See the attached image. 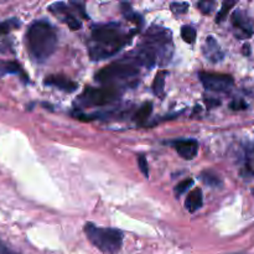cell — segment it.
Returning <instances> with one entry per match:
<instances>
[{"mask_svg": "<svg viewBox=\"0 0 254 254\" xmlns=\"http://www.w3.org/2000/svg\"><path fill=\"white\" fill-rule=\"evenodd\" d=\"M135 31H124L121 24L108 22L92 26V41L89 46V57L93 61L108 59L121 51L131 41Z\"/></svg>", "mask_w": 254, "mask_h": 254, "instance_id": "obj_1", "label": "cell"}, {"mask_svg": "<svg viewBox=\"0 0 254 254\" xmlns=\"http://www.w3.org/2000/svg\"><path fill=\"white\" fill-rule=\"evenodd\" d=\"M26 46L30 57L37 64L46 61L57 46L55 27L46 20H36L26 32Z\"/></svg>", "mask_w": 254, "mask_h": 254, "instance_id": "obj_2", "label": "cell"}, {"mask_svg": "<svg viewBox=\"0 0 254 254\" xmlns=\"http://www.w3.org/2000/svg\"><path fill=\"white\" fill-rule=\"evenodd\" d=\"M140 67L136 66L130 59L123 57L119 61L112 62L96 73V81L107 87L135 86Z\"/></svg>", "mask_w": 254, "mask_h": 254, "instance_id": "obj_3", "label": "cell"}, {"mask_svg": "<svg viewBox=\"0 0 254 254\" xmlns=\"http://www.w3.org/2000/svg\"><path fill=\"white\" fill-rule=\"evenodd\" d=\"M140 44L155 55L159 66H165L170 62L174 54V44L173 34L169 29L153 25L146 30Z\"/></svg>", "mask_w": 254, "mask_h": 254, "instance_id": "obj_4", "label": "cell"}, {"mask_svg": "<svg viewBox=\"0 0 254 254\" xmlns=\"http://www.w3.org/2000/svg\"><path fill=\"white\" fill-rule=\"evenodd\" d=\"M89 242L103 254H118L123 246V232L117 228H106L88 222L83 227Z\"/></svg>", "mask_w": 254, "mask_h": 254, "instance_id": "obj_5", "label": "cell"}, {"mask_svg": "<svg viewBox=\"0 0 254 254\" xmlns=\"http://www.w3.org/2000/svg\"><path fill=\"white\" fill-rule=\"evenodd\" d=\"M122 96V91L116 87H86L78 97V103L83 107H103L114 103Z\"/></svg>", "mask_w": 254, "mask_h": 254, "instance_id": "obj_6", "label": "cell"}, {"mask_svg": "<svg viewBox=\"0 0 254 254\" xmlns=\"http://www.w3.org/2000/svg\"><path fill=\"white\" fill-rule=\"evenodd\" d=\"M200 81L205 89L217 93H227L232 89L235 81L233 77L225 73H212V72H200Z\"/></svg>", "mask_w": 254, "mask_h": 254, "instance_id": "obj_7", "label": "cell"}, {"mask_svg": "<svg viewBox=\"0 0 254 254\" xmlns=\"http://www.w3.org/2000/svg\"><path fill=\"white\" fill-rule=\"evenodd\" d=\"M232 25L240 34L238 37H251L254 32V21L252 17L242 9L235 10L232 14Z\"/></svg>", "mask_w": 254, "mask_h": 254, "instance_id": "obj_8", "label": "cell"}, {"mask_svg": "<svg viewBox=\"0 0 254 254\" xmlns=\"http://www.w3.org/2000/svg\"><path fill=\"white\" fill-rule=\"evenodd\" d=\"M50 11L52 12L54 15L59 16L64 24H67V26L69 27L71 30L76 31V30H79L82 27V22L78 17L74 16L73 14L71 12V10L67 7L66 4L64 2H55L52 4L51 6L49 7Z\"/></svg>", "mask_w": 254, "mask_h": 254, "instance_id": "obj_9", "label": "cell"}, {"mask_svg": "<svg viewBox=\"0 0 254 254\" xmlns=\"http://www.w3.org/2000/svg\"><path fill=\"white\" fill-rule=\"evenodd\" d=\"M176 153L185 160H192L198 153V143L196 139H175L169 141Z\"/></svg>", "mask_w": 254, "mask_h": 254, "instance_id": "obj_10", "label": "cell"}, {"mask_svg": "<svg viewBox=\"0 0 254 254\" xmlns=\"http://www.w3.org/2000/svg\"><path fill=\"white\" fill-rule=\"evenodd\" d=\"M45 84L46 86L56 87V88L61 89V91L67 92V93H72L77 89L78 84L69 79L68 77L61 76V74H51L45 78Z\"/></svg>", "mask_w": 254, "mask_h": 254, "instance_id": "obj_11", "label": "cell"}, {"mask_svg": "<svg viewBox=\"0 0 254 254\" xmlns=\"http://www.w3.org/2000/svg\"><path fill=\"white\" fill-rule=\"evenodd\" d=\"M203 55L213 64L222 61L223 57H225V54H223L220 44H218L217 40L213 36H208L206 39L205 46H203Z\"/></svg>", "mask_w": 254, "mask_h": 254, "instance_id": "obj_12", "label": "cell"}, {"mask_svg": "<svg viewBox=\"0 0 254 254\" xmlns=\"http://www.w3.org/2000/svg\"><path fill=\"white\" fill-rule=\"evenodd\" d=\"M203 205V195L201 189H195L188 195V198L185 201V207L188 208L189 212H196L200 210Z\"/></svg>", "mask_w": 254, "mask_h": 254, "instance_id": "obj_13", "label": "cell"}, {"mask_svg": "<svg viewBox=\"0 0 254 254\" xmlns=\"http://www.w3.org/2000/svg\"><path fill=\"white\" fill-rule=\"evenodd\" d=\"M7 74H22V68L15 61H1L0 60V78Z\"/></svg>", "mask_w": 254, "mask_h": 254, "instance_id": "obj_14", "label": "cell"}, {"mask_svg": "<svg viewBox=\"0 0 254 254\" xmlns=\"http://www.w3.org/2000/svg\"><path fill=\"white\" fill-rule=\"evenodd\" d=\"M151 112H153V103L146 102V103H144L143 106L136 111V113L134 114V121L136 122L138 126H144V124L148 122Z\"/></svg>", "mask_w": 254, "mask_h": 254, "instance_id": "obj_15", "label": "cell"}, {"mask_svg": "<svg viewBox=\"0 0 254 254\" xmlns=\"http://www.w3.org/2000/svg\"><path fill=\"white\" fill-rule=\"evenodd\" d=\"M121 7H122V14H123V16L126 17L128 21L135 22V24L138 25V27H140L141 25H143V17H141L139 14H136V12H134V10L131 9L130 4H128V2H123V4L121 5Z\"/></svg>", "mask_w": 254, "mask_h": 254, "instance_id": "obj_16", "label": "cell"}, {"mask_svg": "<svg viewBox=\"0 0 254 254\" xmlns=\"http://www.w3.org/2000/svg\"><path fill=\"white\" fill-rule=\"evenodd\" d=\"M200 179L202 183L211 186V188H220V186H222V180L220 179V176H217L212 171H202Z\"/></svg>", "mask_w": 254, "mask_h": 254, "instance_id": "obj_17", "label": "cell"}, {"mask_svg": "<svg viewBox=\"0 0 254 254\" xmlns=\"http://www.w3.org/2000/svg\"><path fill=\"white\" fill-rule=\"evenodd\" d=\"M165 76H166V72L160 71L155 76V79H154V83H153L154 93H155V96L160 97V98H163L164 97V88H165Z\"/></svg>", "mask_w": 254, "mask_h": 254, "instance_id": "obj_18", "label": "cell"}, {"mask_svg": "<svg viewBox=\"0 0 254 254\" xmlns=\"http://www.w3.org/2000/svg\"><path fill=\"white\" fill-rule=\"evenodd\" d=\"M20 26L19 19H9L5 20V21L0 22V37L5 36V35L9 34L11 30L17 29Z\"/></svg>", "mask_w": 254, "mask_h": 254, "instance_id": "obj_19", "label": "cell"}, {"mask_svg": "<svg viewBox=\"0 0 254 254\" xmlns=\"http://www.w3.org/2000/svg\"><path fill=\"white\" fill-rule=\"evenodd\" d=\"M196 36H197V32H196L195 27L189 26V25H185V26L181 27V37L185 42L188 44H193L196 40Z\"/></svg>", "mask_w": 254, "mask_h": 254, "instance_id": "obj_20", "label": "cell"}, {"mask_svg": "<svg viewBox=\"0 0 254 254\" xmlns=\"http://www.w3.org/2000/svg\"><path fill=\"white\" fill-rule=\"evenodd\" d=\"M235 5H236L235 1H225V2H223L222 7H221V10L218 11L217 16H216V22H218V24H220V22H222L223 20L226 19V16L228 15L230 10L232 9Z\"/></svg>", "mask_w": 254, "mask_h": 254, "instance_id": "obj_21", "label": "cell"}, {"mask_svg": "<svg viewBox=\"0 0 254 254\" xmlns=\"http://www.w3.org/2000/svg\"><path fill=\"white\" fill-rule=\"evenodd\" d=\"M192 186H193L192 179H185V180H183L181 183H179L178 185L175 186V195L178 196V197H180L181 195H184V193H185L189 189L192 188Z\"/></svg>", "mask_w": 254, "mask_h": 254, "instance_id": "obj_22", "label": "cell"}, {"mask_svg": "<svg viewBox=\"0 0 254 254\" xmlns=\"http://www.w3.org/2000/svg\"><path fill=\"white\" fill-rule=\"evenodd\" d=\"M171 7V11L176 15H181V14H185L189 9V4L188 2H173L170 5Z\"/></svg>", "mask_w": 254, "mask_h": 254, "instance_id": "obj_23", "label": "cell"}, {"mask_svg": "<svg viewBox=\"0 0 254 254\" xmlns=\"http://www.w3.org/2000/svg\"><path fill=\"white\" fill-rule=\"evenodd\" d=\"M138 166L140 169L141 174L145 176L146 179L149 178V166H148V161H146V158L143 155L138 156Z\"/></svg>", "mask_w": 254, "mask_h": 254, "instance_id": "obj_24", "label": "cell"}, {"mask_svg": "<svg viewBox=\"0 0 254 254\" xmlns=\"http://www.w3.org/2000/svg\"><path fill=\"white\" fill-rule=\"evenodd\" d=\"M230 108L233 111H245L248 108V104L243 99H233L230 103Z\"/></svg>", "mask_w": 254, "mask_h": 254, "instance_id": "obj_25", "label": "cell"}, {"mask_svg": "<svg viewBox=\"0 0 254 254\" xmlns=\"http://www.w3.org/2000/svg\"><path fill=\"white\" fill-rule=\"evenodd\" d=\"M198 9L203 12V14H210L215 7V2L213 1H200L197 4Z\"/></svg>", "mask_w": 254, "mask_h": 254, "instance_id": "obj_26", "label": "cell"}, {"mask_svg": "<svg viewBox=\"0 0 254 254\" xmlns=\"http://www.w3.org/2000/svg\"><path fill=\"white\" fill-rule=\"evenodd\" d=\"M0 254H21V253L11 250V248H10L6 243L2 242V241L0 240Z\"/></svg>", "mask_w": 254, "mask_h": 254, "instance_id": "obj_27", "label": "cell"}, {"mask_svg": "<svg viewBox=\"0 0 254 254\" xmlns=\"http://www.w3.org/2000/svg\"><path fill=\"white\" fill-rule=\"evenodd\" d=\"M205 103L207 104L208 107H215V106H220L221 102L220 101H216V98H210V97H207V98L205 99Z\"/></svg>", "mask_w": 254, "mask_h": 254, "instance_id": "obj_28", "label": "cell"}, {"mask_svg": "<svg viewBox=\"0 0 254 254\" xmlns=\"http://www.w3.org/2000/svg\"><path fill=\"white\" fill-rule=\"evenodd\" d=\"M243 50H245V51H243V54L245 55H250V46H248V45H245V46H243Z\"/></svg>", "mask_w": 254, "mask_h": 254, "instance_id": "obj_29", "label": "cell"}, {"mask_svg": "<svg viewBox=\"0 0 254 254\" xmlns=\"http://www.w3.org/2000/svg\"><path fill=\"white\" fill-rule=\"evenodd\" d=\"M230 254H246V253H230Z\"/></svg>", "mask_w": 254, "mask_h": 254, "instance_id": "obj_30", "label": "cell"}]
</instances>
